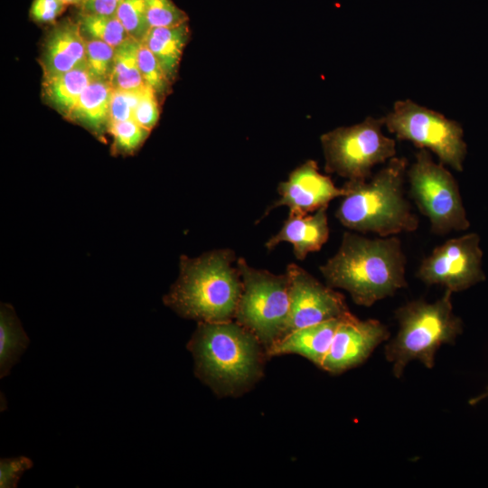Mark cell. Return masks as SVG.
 Here are the masks:
<instances>
[{
  "label": "cell",
  "mask_w": 488,
  "mask_h": 488,
  "mask_svg": "<svg viewBox=\"0 0 488 488\" xmlns=\"http://www.w3.org/2000/svg\"><path fill=\"white\" fill-rule=\"evenodd\" d=\"M407 258L397 236L367 237L345 231L337 252L319 269L327 286L347 291L370 307L407 286Z\"/></svg>",
  "instance_id": "cell-1"
},
{
  "label": "cell",
  "mask_w": 488,
  "mask_h": 488,
  "mask_svg": "<svg viewBox=\"0 0 488 488\" xmlns=\"http://www.w3.org/2000/svg\"><path fill=\"white\" fill-rule=\"evenodd\" d=\"M187 349L195 375L219 397H237L263 377L267 351L237 322H198Z\"/></svg>",
  "instance_id": "cell-2"
},
{
  "label": "cell",
  "mask_w": 488,
  "mask_h": 488,
  "mask_svg": "<svg viewBox=\"0 0 488 488\" xmlns=\"http://www.w3.org/2000/svg\"><path fill=\"white\" fill-rule=\"evenodd\" d=\"M234 251L205 252L197 258L182 256L179 276L164 296V305L180 316L198 322L231 321L242 291Z\"/></svg>",
  "instance_id": "cell-3"
},
{
  "label": "cell",
  "mask_w": 488,
  "mask_h": 488,
  "mask_svg": "<svg viewBox=\"0 0 488 488\" xmlns=\"http://www.w3.org/2000/svg\"><path fill=\"white\" fill-rule=\"evenodd\" d=\"M405 157L394 156L367 180L347 181L335 217L347 229L379 237L415 231L418 216L404 195Z\"/></svg>",
  "instance_id": "cell-4"
},
{
  "label": "cell",
  "mask_w": 488,
  "mask_h": 488,
  "mask_svg": "<svg viewBox=\"0 0 488 488\" xmlns=\"http://www.w3.org/2000/svg\"><path fill=\"white\" fill-rule=\"evenodd\" d=\"M452 291L429 303L423 299L408 302L395 311L399 331L385 346V357L393 374L400 378L412 361L427 369L435 366L436 354L443 344H453L463 332V322L452 305Z\"/></svg>",
  "instance_id": "cell-5"
},
{
  "label": "cell",
  "mask_w": 488,
  "mask_h": 488,
  "mask_svg": "<svg viewBox=\"0 0 488 488\" xmlns=\"http://www.w3.org/2000/svg\"><path fill=\"white\" fill-rule=\"evenodd\" d=\"M242 291L236 309V322L250 331L266 351L284 335L289 314V281L237 259Z\"/></svg>",
  "instance_id": "cell-6"
},
{
  "label": "cell",
  "mask_w": 488,
  "mask_h": 488,
  "mask_svg": "<svg viewBox=\"0 0 488 488\" xmlns=\"http://www.w3.org/2000/svg\"><path fill=\"white\" fill-rule=\"evenodd\" d=\"M383 126L382 117H368L359 124L322 135L325 171L348 181L371 178L375 165L396 155V141L382 133Z\"/></svg>",
  "instance_id": "cell-7"
},
{
  "label": "cell",
  "mask_w": 488,
  "mask_h": 488,
  "mask_svg": "<svg viewBox=\"0 0 488 488\" xmlns=\"http://www.w3.org/2000/svg\"><path fill=\"white\" fill-rule=\"evenodd\" d=\"M409 196L430 222L431 231L446 235L470 227L456 180L427 149H419L407 170Z\"/></svg>",
  "instance_id": "cell-8"
},
{
  "label": "cell",
  "mask_w": 488,
  "mask_h": 488,
  "mask_svg": "<svg viewBox=\"0 0 488 488\" xmlns=\"http://www.w3.org/2000/svg\"><path fill=\"white\" fill-rule=\"evenodd\" d=\"M382 118L384 126L399 140L429 150L443 164L463 171L467 149L458 122L410 99L395 102L392 111Z\"/></svg>",
  "instance_id": "cell-9"
},
{
  "label": "cell",
  "mask_w": 488,
  "mask_h": 488,
  "mask_svg": "<svg viewBox=\"0 0 488 488\" xmlns=\"http://www.w3.org/2000/svg\"><path fill=\"white\" fill-rule=\"evenodd\" d=\"M476 233L453 238L436 247L420 263L416 276L423 283L460 292L483 281V251Z\"/></svg>",
  "instance_id": "cell-10"
},
{
  "label": "cell",
  "mask_w": 488,
  "mask_h": 488,
  "mask_svg": "<svg viewBox=\"0 0 488 488\" xmlns=\"http://www.w3.org/2000/svg\"><path fill=\"white\" fill-rule=\"evenodd\" d=\"M286 273L290 305L283 337L305 326L352 314L343 294L323 285L296 264H289Z\"/></svg>",
  "instance_id": "cell-11"
},
{
  "label": "cell",
  "mask_w": 488,
  "mask_h": 488,
  "mask_svg": "<svg viewBox=\"0 0 488 488\" xmlns=\"http://www.w3.org/2000/svg\"><path fill=\"white\" fill-rule=\"evenodd\" d=\"M389 338L387 326L379 320H360L351 314L341 321L321 369L331 374L353 369Z\"/></svg>",
  "instance_id": "cell-12"
},
{
  "label": "cell",
  "mask_w": 488,
  "mask_h": 488,
  "mask_svg": "<svg viewBox=\"0 0 488 488\" xmlns=\"http://www.w3.org/2000/svg\"><path fill=\"white\" fill-rule=\"evenodd\" d=\"M280 198L268 207L267 212L273 209L286 206L289 214L305 215L323 207H328L331 201L343 197L344 187L338 188L329 176L320 173L318 164L308 160L296 168L288 179L278 185Z\"/></svg>",
  "instance_id": "cell-13"
},
{
  "label": "cell",
  "mask_w": 488,
  "mask_h": 488,
  "mask_svg": "<svg viewBox=\"0 0 488 488\" xmlns=\"http://www.w3.org/2000/svg\"><path fill=\"white\" fill-rule=\"evenodd\" d=\"M86 38L77 20L66 17L48 31L42 46L43 78L69 71L86 61Z\"/></svg>",
  "instance_id": "cell-14"
},
{
  "label": "cell",
  "mask_w": 488,
  "mask_h": 488,
  "mask_svg": "<svg viewBox=\"0 0 488 488\" xmlns=\"http://www.w3.org/2000/svg\"><path fill=\"white\" fill-rule=\"evenodd\" d=\"M326 210L327 207H323L314 214H289L280 230L266 242V248L271 250L281 242H288L299 260L320 250L330 232Z\"/></svg>",
  "instance_id": "cell-15"
},
{
  "label": "cell",
  "mask_w": 488,
  "mask_h": 488,
  "mask_svg": "<svg viewBox=\"0 0 488 488\" xmlns=\"http://www.w3.org/2000/svg\"><path fill=\"white\" fill-rule=\"evenodd\" d=\"M342 320L332 319L295 330L273 343L267 356L298 354L321 369Z\"/></svg>",
  "instance_id": "cell-16"
},
{
  "label": "cell",
  "mask_w": 488,
  "mask_h": 488,
  "mask_svg": "<svg viewBox=\"0 0 488 488\" xmlns=\"http://www.w3.org/2000/svg\"><path fill=\"white\" fill-rule=\"evenodd\" d=\"M113 90L108 80H91L68 119L82 125L97 136H101L108 130Z\"/></svg>",
  "instance_id": "cell-17"
},
{
  "label": "cell",
  "mask_w": 488,
  "mask_h": 488,
  "mask_svg": "<svg viewBox=\"0 0 488 488\" xmlns=\"http://www.w3.org/2000/svg\"><path fill=\"white\" fill-rule=\"evenodd\" d=\"M190 38L188 22L167 27H152L144 42L157 59L168 80L173 82Z\"/></svg>",
  "instance_id": "cell-18"
},
{
  "label": "cell",
  "mask_w": 488,
  "mask_h": 488,
  "mask_svg": "<svg viewBox=\"0 0 488 488\" xmlns=\"http://www.w3.org/2000/svg\"><path fill=\"white\" fill-rule=\"evenodd\" d=\"M91 80L85 62L69 71L43 78L42 97L68 119L81 93Z\"/></svg>",
  "instance_id": "cell-19"
},
{
  "label": "cell",
  "mask_w": 488,
  "mask_h": 488,
  "mask_svg": "<svg viewBox=\"0 0 488 488\" xmlns=\"http://www.w3.org/2000/svg\"><path fill=\"white\" fill-rule=\"evenodd\" d=\"M29 339L12 305L1 304L0 309V377L9 374L25 351Z\"/></svg>",
  "instance_id": "cell-20"
},
{
  "label": "cell",
  "mask_w": 488,
  "mask_h": 488,
  "mask_svg": "<svg viewBox=\"0 0 488 488\" xmlns=\"http://www.w3.org/2000/svg\"><path fill=\"white\" fill-rule=\"evenodd\" d=\"M140 43L129 36L115 47L113 72L110 79L114 89H136L145 86L138 65Z\"/></svg>",
  "instance_id": "cell-21"
},
{
  "label": "cell",
  "mask_w": 488,
  "mask_h": 488,
  "mask_svg": "<svg viewBox=\"0 0 488 488\" xmlns=\"http://www.w3.org/2000/svg\"><path fill=\"white\" fill-rule=\"evenodd\" d=\"M76 20L86 39L99 40L114 48L129 37L116 14L104 15L79 11Z\"/></svg>",
  "instance_id": "cell-22"
},
{
  "label": "cell",
  "mask_w": 488,
  "mask_h": 488,
  "mask_svg": "<svg viewBox=\"0 0 488 488\" xmlns=\"http://www.w3.org/2000/svg\"><path fill=\"white\" fill-rule=\"evenodd\" d=\"M115 48L92 39H86V66L92 80L110 81L114 65Z\"/></svg>",
  "instance_id": "cell-23"
},
{
  "label": "cell",
  "mask_w": 488,
  "mask_h": 488,
  "mask_svg": "<svg viewBox=\"0 0 488 488\" xmlns=\"http://www.w3.org/2000/svg\"><path fill=\"white\" fill-rule=\"evenodd\" d=\"M108 132L113 137V151L123 155L133 154L150 133L133 118L109 124Z\"/></svg>",
  "instance_id": "cell-24"
},
{
  "label": "cell",
  "mask_w": 488,
  "mask_h": 488,
  "mask_svg": "<svg viewBox=\"0 0 488 488\" xmlns=\"http://www.w3.org/2000/svg\"><path fill=\"white\" fill-rule=\"evenodd\" d=\"M116 15L130 37L140 42L145 40L151 28L147 22L145 0H123Z\"/></svg>",
  "instance_id": "cell-25"
},
{
  "label": "cell",
  "mask_w": 488,
  "mask_h": 488,
  "mask_svg": "<svg viewBox=\"0 0 488 488\" xmlns=\"http://www.w3.org/2000/svg\"><path fill=\"white\" fill-rule=\"evenodd\" d=\"M138 65L145 83L155 90L158 99L164 98L170 90L172 82L157 59L144 42L140 43L138 51Z\"/></svg>",
  "instance_id": "cell-26"
},
{
  "label": "cell",
  "mask_w": 488,
  "mask_h": 488,
  "mask_svg": "<svg viewBox=\"0 0 488 488\" xmlns=\"http://www.w3.org/2000/svg\"><path fill=\"white\" fill-rule=\"evenodd\" d=\"M149 26L167 27L188 22V16L172 0H145Z\"/></svg>",
  "instance_id": "cell-27"
},
{
  "label": "cell",
  "mask_w": 488,
  "mask_h": 488,
  "mask_svg": "<svg viewBox=\"0 0 488 488\" xmlns=\"http://www.w3.org/2000/svg\"><path fill=\"white\" fill-rule=\"evenodd\" d=\"M145 86L136 89H114L110 100L109 124L134 117L136 108L141 99Z\"/></svg>",
  "instance_id": "cell-28"
},
{
  "label": "cell",
  "mask_w": 488,
  "mask_h": 488,
  "mask_svg": "<svg viewBox=\"0 0 488 488\" xmlns=\"http://www.w3.org/2000/svg\"><path fill=\"white\" fill-rule=\"evenodd\" d=\"M159 114V99L155 90L145 84L133 119L142 127L151 131L158 121Z\"/></svg>",
  "instance_id": "cell-29"
},
{
  "label": "cell",
  "mask_w": 488,
  "mask_h": 488,
  "mask_svg": "<svg viewBox=\"0 0 488 488\" xmlns=\"http://www.w3.org/2000/svg\"><path fill=\"white\" fill-rule=\"evenodd\" d=\"M33 466V462L25 457L1 459L0 462V487L14 488L22 474Z\"/></svg>",
  "instance_id": "cell-30"
},
{
  "label": "cell",
  "mask_w": 488,
  "mask_h": 488,
  "mask_svg": "<svg viewBox=\"0 0 488 488\" xmlns=\"http://www.w3.org/2000/svg\"><path fill=\"white\" fill-rule=\"evenodd\" d=\"M66 7L60 0H33L30 18L37 23H53Z\"/></svg>",
  "instance_id": "cell-31"
},
{
  "label": "cell",
  "mask_w": 488,
  "mask_h": 488,
  "mask_svg": "<svg viewBox=\"0 0 488 488\" xmlns=\"http://www.w3.org/2000/svg\"><path fill=\"white\" fill-rule=\"evenodd\" d=\"M123 0H83L79 11L87 14L114 15Z\"/></svg>",
  "instance_id": "cell-32"
},
{
  "label": "cell",
  "mask_w": 488,
  "mask_h": 488,
  "mask_svg": "<svg viewBox=\"0 0 488 488\" xmlns=\"http://www.w3.org/2000/svg\"><path fill=\"white\" fill-rule=\"evenodd\" d=\"M487 397H488V388H487V389H486L483 394H481L480 396L475 397V398H474L473 399H471V400L469 401V403H470L471 405H475V404H477L478 402H480L481 400H483V399H486Z\"/></svg>",
  "instance_id": "cell-33"
},
{
  "label": "cell",
  "mask_w": 488,
  "mask_h": 488,
  "mask_svg": "<svg viewBox=\"0 0 488 488\" xmlns=\"http://www.w3.org/2000/svg\"><path fill=\"white\" fill-rule=\"evenodd\" d=\"M65 5H76L78 8L82 4L83 0H60Z\"/></svg>",
  "instance_id": "cell-34"
}]
</instances>
